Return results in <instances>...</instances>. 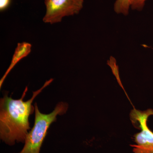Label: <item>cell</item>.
<instances>
[{
    "label": "cell",
    "instance_id": "cell-3",
    "mask_svg": "<svg viewBox=\"0 0 153 153\" xmlns=\"http://www.w3.org/2000/svg\"><path fill=\"white\" fill-rule=\"evenodd\" d=\"M46 13L43 21L51 25L60 23L65 17L79 14L84 0H45Z\"/></svg>",
    "mask_w": 153,
    "mask_h": 153
},
{
    "label": "cell",
    "instance_id": "cell-4",
    "mask_svg": "<svg viewBox=\"0 0 153 153\" xmlns=\"http://www.w3.org/2000/svg\"><path fill=\"white\" fill-rule=\"evenodd\" d=\"M153 115V110L146 111L136 109L132 110L131 117L133 123H139L141 131L134 135L135 144L131 145L133 153H153V132L148 127L147 122L148 118Z\"/></svg>",
    "mask_w": 153,
    "mask_h": 153
},
{
    "label": "cell",
    "instance_id": "cell-8",
    "mask_svg": "<svg viewBox=\"0 0 153 153\" xmlns=\"http://www.w3.org/2000/svg\"><path fill=\"white\" fill-rule=\"evenodd\" d=\"M12 0H0V11L6 10L10 5Z\"/></svg>",
    "mask_w": 153,
    "mask_h": 153
},
{
    "label": "cell",
    "instance_id": "cell-6",
    "mask_svg": "<svg viewBox=\"0 0 153 153\" xmlns=\"http://www.w3.org/2000/svg\"><path fill=\"white\" fill-rule=\"evenodd\" d=\"M131 0H116L114 5V10L116 13L127 16L131 8Z\"/></svg>",
    "mask_w": 153,
    "mask_h": 153
},
{
    "label": "cell",
    "instance_id": "cell-5",
    "mask_svg": "<svg viewBox=\"0 0 153 153\" xmlns=\"http://www.w3.org/2000/svg\"><path fill=\"white\" fill-rule=\"evenodd\" d=\"M32 46L30 43L28 42H23L18 43V45L12 57V60L10 66H9L5 73L3 75L0 80V88H1L4 81L11 70L16 66L19 61H21L23 58L26 57L30 54L31 52Z\"/></svg>",
    "mask_w": 153,
    "mask_h": 153
},
{
    "label": "cell",
    "instance_id": "cell-7",
    "mask_svg": "<svg viewBox=\"0 0 153 153\" xmlns=\"http://www.w3.org/2000/svg\"><path fill=\"white\" fill-rule=\"evenodd\" d=\"M147 1V0H131V8L134 10L142 11Z\"/></svg>",
    "mask_w": 153,
    "mask_h": 153
},
{
    "label": "cell",
    "instance_id": "cell-1",
    "mask_svg": "<svg viewBox=\"0 0 153 153\" xmlns=\"http://www.w3.org/2000/svg\"><path fill=\"white\" fill-rule=\"evenodd\" d=\"M53 79L47 80L42 87L33 91L32 97L24 101L28 90L26 87L22 97L14 100L8 92H5L0 100V138L6 144L14 146L16 143H25L30 130L29 117L35 111L32 103L44 88L52 83Z\"/></svg>",
    "mask_w": 153,
    "mask_h": 153
},
{
    "label": "cell",
    "instance_id": "cell-2",
    "mask_svg": "<svg viewBox=\"0 0 153 153\" xmlns=\"http://www.w3.org/2000/svg\"><path fill=\"white\" fill-rule=\"evenodd\" d=\"M34 106L35 117L34 126L26 137L24 147L18 153H40L41 146L50 126L57 120V116L65 114L68 108L67 102H60L56 105L52 112L44 114L38 109L37 103H35Z\"/></svg>",
    "mask_w": 153,
    "mask_h": 153
}]
</instances>
